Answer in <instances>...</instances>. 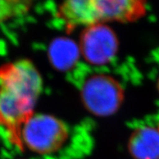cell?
Instances as JSON below:
<instances>
[{
  "mask_svg": "<svg viewBox=\"0 0 159 159\" xmlns=\"http://www.w3.org/2000/svg\"><path fill=\"white\" fill-rule=\"evenodd\" d=\"M101 24L128 23L139 20L146 11L145 2L139 0H95Z\"/></svg>",
  "mask_w": 159,
  "mask_h": 159,
  "instance_id": "obj_5",
  "label": "cell"
},
{
  "mask_svg": "<svg viewBox=\"0 0 159 159\" xmlns=\"http://www.w3.org/2000/svg\"><path fill=\"white\" fill-rule=\"evenodd\" d=\"M158 129H159V126H158Z\"/></svg>",
  "mask_w": 159,
  "mask_h": 159,
  "instance_id": "obj_10",
  "label": "cell"
},
{
  "mask_svg": "<svg viewBox=\"0 0 159 159\" xmlns=\"http://www.w3.org/2000/svg\"><path fill=\"white\" fill-rule=\"evenodd\" d=\"M128 150L134 159H159V129L144 127L134 131L128 140Z\"/></svg>",
  "mask_w": 159,
  "mask_h": 159,
  "instance_id": "obj_7",
  "label": "cell"
},
{
  "mask_svg": "<svg viewBox=\"0 0 159 159\" xmlns=\"http://www.w3.org/2000/svg\"><path fill=\"white\" fill-rule=\"evenodd\" d=\"M32 2L25 0H0V24L14 17L25 15L30 10Z\"/></svg>",
  "mask_w": 159,
  "mask_h": 159,
  "instance_id": "obj_8",
  "label": "cell"
},
{
  "mask_svg": "<svg viewBox=\"0 0 159 159\" xmlns=\"http://www.w3.org/2000/svg\"><path fill=\"white\" fill-rule=\"evenodd\" d=\"M157 89H158V92H159V78H158V80H157Z\"/></svg>",
  "mask_w": 159,
  "mask_h": 159,
  "instance_id": "obj_9",
  "label": "cell"
},
{
  "mask_svg": "<svg viewBox=\"0 0 159 159\" xmlns=\"http://www.w3.org/2000/svg\"><path fill=\"white\" fill-rule=\"evenodd\" d=\"M80 48L89 63L106 64L117 52L118 39L109 27L98 24L86 28L80 38Z\"/></svg>",
  "mask_w": 159,
  "mask_h": 159,
  "instance_id": "obj_4",
  "label": "cell"
},
{
  "mask_svg": "<svg viewBox=\"0 0 159 159\" xmlns=\"http://www.w3.org/2000/svg\"><path fill=\"white\" fill-rule=\"evenodd\" d=\"M81 98L88 111L95 115L107 116L119 109L123 102L124 91L112 77L95 75L83 85Z\"/></svg>",
  "mask_w": 159,
  "mask_h": 159,
  "instance_id": "obj_3",
  "label": "cell"
},
{
  "mask_svg": "<svg viewBox=\"0 0 159 159\" xmlns=\"http://www.w3.org/2000/svg\"><path fill=\"white\" fill-rule=\"evenodd\" d=\"M42 89V75L29 59H18L0 66V126L20 149H23L21 128L35 113Z\"/></svg>",
  "mask_w": 159,
  "mask_h": 159,
  "instance_id": "obj_1",
  "label": "cell"
},
{
  "mask_svg": "<svg viewBox=\"0 0 159 159\" xmlns=\"http://www.w3.org/2000/svg\"><path fill=\"white\" fill-rule=\"evenodd\" d=\"M69 136V128L62 119L49 114L34 113L20 132L22 147L38 154H51L62 148Z\"/></svg>",
  "mask_w": 159,
  "mask_h": 159,
  "instance_id": "obj_2",
  "label": "cell"
},
{
  "mask_svg": "<svg viewBox=\"0 0 159 159\" xmlns=\"http://www.w3.org/2000/svg\"><path fill=\"white\" fill-rule=\"evenodd\" d=\"M57 16L67 28L89 27L101 24L95 0H68L57 9Z\"/></svg>",
  "mask_w": 159,
  "mask_h": 159,
  "instance_id": "obj_6",
  "label": "cell"
}]
</instances>
